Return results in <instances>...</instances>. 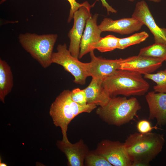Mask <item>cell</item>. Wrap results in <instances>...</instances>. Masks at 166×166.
Returning <instances> with one entry per match:
<instances>
[{
    "label": "cell",
    "mask_w": 166,
    "mask_h": 166,
    "mask_svg": "<svg viewBox=\"0 0 166 166\" xmlns=\"http://www.w3.org/2000/svg\"><path fill=\"white\" fill-rule=\"evenodd\" d=\"M102 85L111 97L121 95L129 97L144 95L150 86L142 75L128 70L118 69L104 80Z\"/></svg>",
    "instance_id": "cell-2"
},
{
    "label": "cell",
    "mask_w": 166,
    "mask_h": 166,
    "mask_svg": "<svg viewBox=\"0 0 166 166\" xmlns=\"http://www.w3.org/2000/svg\"><path fill=\"white\" fill-rule=\"evenodd\" d=\"M94 50L90 52L91 61L88 68L89 76L102 82L106 78L119 69L125 58L108 59L97 57Z\"/></svg>",
    "instance_id": "cell-10"
},
{
    "label": "cell",
    "mask_w": 166,
    "mask_h": 166,
    "mask_svg": "<svg viewBox=\"0 0 166 166\" xmlns=\"http://www.w3.org/2000/svg\"><path fill=\"white\" fill-rule=\"evenodd\" d=\"M119 38L113 35L101 37L99 41L92 46L93 50L97 49L101 52L111 51L117 49Z\"/></svg>",
    "instance_id": "cell-18"
},
{
    "label": "cell",
    "mask_w": 166,
    "mask_h": 166,
    "mask_svg": "<svg viewBox=\"0 0 166 166\" xmlns=\"http://www.w3.org/2000/svg\"><path fill=\"white\" fill-rule=\"evenodd\" d=\"M164 60L137 55L125 59L119 69L128 70L139 74L151 73L160 67Z\"/></svg>",
    "instance_id": "cell-11"
},
{
    "label": "cell",
    "mask_w": 166,
    "mask_h": 166,
    "mask_svg": "<svg viewBox=\"0 0 166 166\" xmlns=\"http://www.w3.org/2000/svg\"><path fill=\"white\" fill-rule=\"evenodd\" d=\"M98 16V14H95L86 21L81 41L79 58L93 51V45L98 42L101 38V35L102 32L97 24Z\"/></svg>",
    "instance_id": "cell-15"
},
{
    "label": "cell",
    "mask_w": 166,
    "mask_h": 166,
    "mask_svg": "<svg viewBox=\"0 0 166 166\" xmlns=\"http://www.w3.org/2000/svg\"><path fill=\"white\" fill-rule=\"evenodd\" d=\"M57 51L53 52L52 63L57 64L70 73L74 77L75 83L81 85L85 83L87 78L89 76L88 71L89 63L82 62L78 58L73 56L67 49L65 43L58 45Z\"/></svg>",
    "instance_id": "cell-6"
},
{
    "label": "cell",
    "mask_w": 166,
    "mask_h": 166,
    "mask_svg": "<svg viewBox=\"0 0 166 166\" xmlns=\"http://www.w3.org/2000/svg\"><path fill=\"white\" fill-rule=\"evenodd\" d=\"M165 142L164 135L151 132H135L129 135L124 142L131 166H148L161 152Z\"/></svg>",
    "instance_id": "cell-1"
},
{
    "label": "cell",
    "mask_w": 166,
    "mask_h": 166,
    "mask_svg": "<svg viewBox=\"0 0 166 166\" xmlns=\"http://www.w3.org/2000/svg\"><path fill=\"white\" fill-rule=\"evenodd\" d=\"M143 26L140 22L132 17L116 20L105 18L98 25V27L102 32H111L125 35L138 31Z\"/></svg>",
    "instance_id": "cell-12"
},
{
    "label": "cell",
    "mask_w": 166,
    "mask_h": 166,
    "mask_svg": "<svg viewBox=\"0 0 166 166\" xmlns=\"http://www.w3.org/2000/svg\"><path fill=\"white\" fill-rule=\"evenodd\" d=\"M132 17L148 28L153 36L155 43L166 45V28L157 25L145 1L141 0L136 3Z\"/></svg>",
    "instance_id": "cell-9"
},
{
    "label": "cell",
    "mask_w": 166,
    "mask_h": 166,
    "mask_svg": "<svg viewBox=\"0 0 166 166\" xmlns=\"http://www.w3.org/2000/svg\"><path fill=\"white\" fill-rule=\"evenodd\" d=\"M99 1H101L102 6L106 9L108 14L109 12L113 13H116L117 12V10L110 6L106 0H96V2Z\"/></svg>",
    "instance_id": "cell-26"
},
{
    "label": "cell",
    "mask_w": 166,
    "mask_h": 166,
    "mask_svg": "<svg viewBox=\"0 0 166 166\" xmlns=\"http://www.w3.org/2000/svg\"><path fill=\"white\" fill-rule=\"evenodd\" d=\"M95 151L113 166H131L132 162L128 155L124 143L103 140L98 144Z\"/></svg>",
    "instance_id": "cell-8"
},
{
    "label": "cell",
    "mask_w": 166,
    "mask_h": 166,
    "mask_svg": "<svg viewBox=\"0 0 166 166\" xmlns=\"http://www.w3.org/2000/svg\"><path fill=\"white\" fill-rule=\"evenodd\" d=\"M84 166H113L104 157L96 152L89 151L84 161Z\"/></svg>",
    "instance_id": "cell-22"
},
{
    "label": "cell",
    "mask_w": 166,
    "mask_h": 166,
    "mask_svg": "<svg viewBox=\"0 0 166 166\" xmlns=\"http://www.w3.org/2000/svg\"><path fill=\"white\" fill-rule=\"evenodd\" d=\"M70 92L69 90H65L61 93L51 104L49 111L54 124L61 128L62 140L66 143H70L67 132L71 121L80 113H90L97 106L93 104H87L85 105H78L71 99Z\"/></svg>",
    "instance_id": "cell-3"
},
{
    "label": "cell",
    "mask_w": 166,
    "mask_h": 166,
    "mask_svg": "<svg viewBox=\"0 0 166 166\" xmlns=\"http://www.w3.org/2000/svg\"><path fill=\"white\" fill-rule=\"evenodd\" d=\"M7 0H1L0 1V4H2L4 2H5V1H6Z\"/></svg>",
    "instance_id": "cell-29"
},
{
    "label": "cell",
    "mask_w": 166,
    "mask_h": 166,
    "mask_svg": "<svg viewBox=\"0 0 166 166\" xmlns=\"http://www.w3.org/2000/svg\"><path fill=\"white\" fill-rule=\"evenodd\" d=\"M70 96L71 99L75 102L81 105L87 104V98L84 89L76 88L71 91Z\"/></svg>",
    "instance_id": "cell-23"
},
{
    "label": "cell",
    "mask_w": 166,
    "mask_h": 166,
    "mask_svg": "<svg viewBox=\"0 0 166 166\" xmlns=\"http://www.w3.org/2000/svg\"><path fill=\"white\" fill-rule=\"evenodd\" d=\"M84 5L76 11L73 17L74 23L72 28L69 30L68 36L70 39L69 50L73 57L79 58L80 45L86 22L91 17L90 5L87 1Z\"/></svg>",
    "instance_id": "cell-7"
},
{
    "label": "cell",
    "mask_w": 166,
    "mask_h": 166,
    "mask_svg": "<svg viewBox=\"0 0 166 166\" xmlns=\"http://www.w3.org/2000/svg\"><path fill=\"white\" fill-rule=\"evenodd\" d=\"M141 108L136 97H111L105 105L98 108L96 113L108 124L121 126L132 120Z\"/></svg>",
    "instance_id": "cell-4"
},
{
    "label": "cell",
    "mask_w": 166,
    "mask_h": 166,
    "mask_svg": "<svg viewBox=\"0 0 166 166\" xmlns=\"http://www.w3.org/2000/svg\"><path fill=\"white\" fill-rule=\"evenodd\" d=\"M136 128L138 132L142 133L150 132L153 129H160L156 125L152 126L151 122L146 119H142L138 121L136 124Z\"/></svg>",
    "instance_id": "cell-24"
},
{
    "label": "cell",
    "mask_w": 166,
    "mask_h": 166,
    "mask_svg": "<svg viewBox=\"0 0 166 166\" xmlns=\"http://www.w3.org/2000/svg\"><path fill=\"white\" fill-rule=\"evenodd\" d=\"M0 166H7V165L6 164L4 163L1 162H0Z\"/></svg>",
    "instance_id": "cell-28"
},
{
    "label": "cell",
    "mask_w": 166,
    "mask_h": 166,
    "mask_svg": "<svg viewBox=\"0 0 166 166\" xmlns=\"http://www.w3.org/2000/svg\"><path fill=\"white\" fill-rule=\"evenodd\" d=\"M13 77L11 68L5 61L0 59V100L5 103L6 97L13 86Z\"/></svg>",
    "instance_id": "cell-17"
},
{
    "label": "cell",
    "mask_w": 166,
    "mask_h": 166,
    "mask_svg": "<svg viewBox=\"0 0 166 166\" xmlns=\"http://www.w3.org/2000/svg\"><path fill=\"white\" fill-rule=\"evenodd\" d=\"M58 35L55 34L38 35L21 34L19 41L22 48L44 68L52 63L51 57Z\"/></svg>",
    "instance_id": "cell-5"
},
{
    "label": "cell",
    "mask_w": 166,
    "mask_h": 166,
    "mask_svg": "<svg viewBox=\"0 0 166 166\" xmlns=\"http://www.w3.org/2000/svg\"><path fill=\"white\" fill-rule=\"evenodd\" d=\"M144 77L152 81L156 85L154 86V92L166 93V69L161 70L155 73L144 75Z\"/></svg>",
    "instance_id": "cell-20"
},
{
    "label": "cell",
    "mask_w": 166,
    "mask_h": 166,
    "mask_svg": "<svg viewBox=\"0 0 166 166\" xmlns=\"http://www.w3.org/2000/svg\"><path fill=\"white\" fill-rule=\"evenodd\" d=\"M138 55L161 58L166 61V45L154 43L140 49Z\"/></svg>",
    "instance_id": "cell-19"
},
{
    "label": "cell",
    "mask_w": 166,
    "mask_h": 166,
    "mask_svg": "<svg viewBox=\"0 0 166 166\" xmlns=\"http://www.w3.org/2000/svg\"><path fill=\"white\" fill-rule=\"evenodd\" d=\"M56 145L66 156L68 166H84L85 158L89 150L83 140L81 139L74 144L58 140Z\"/></svg>",
    "instance_id": "cell-13"
},
{
    "label": "cell",
    "mask_w": 166,
    "mask_h": 166,
    "mask_svg": "<svg viewBox=\"0 0 166 166\" xmlns=\"http://www.w3.org/2000/svg\"><path fill=\"white\" fill-rule=\"evenodd\" d=\"M148 37V33L143 31L127 37L119 38L118 49H123L131 45L140 43L145 41Z\"/></svg>",
    "instance_id": "cell-21"
},
{
    "label": "cell",
    "mask_w": 166,
    "mask_h": 166,
    "mask_svg": "<svg viewBox=\"0 0 166 166\" xmlns=\"http://www.w3.org/2000/svg\"><path fill=\"white\" fill-rule=\"evenodd\" d=\"M66 0L69 2L70 7L69 15L67 20L68 22L69 23L73 18L74 12L82 6L84 3H79L77 2L76 0Z\"/></svg>",
    "instance_id": "cell-25"
},
{
    "label": "cell",
    "mask_w": 166,
    "mask_h": 166,
    "mask_svg": "<svg viewBox=\"0 0 166 166\" xmlns=\"http://www.w3.org/2000/svg\"><path fill=\"white\" fill-rule=\"evenodd\" d=\"M127 0L129 2H133L135 0ZM148 0L151 2H156V3L162 1V0Z\"/></svg>",
    "instance_id": "cell-27"
},
{
    "label": "cell",
    "mask_w": 166,
    "mask_h": 166,
    "mask_svg": "<svg viewBox=\"0 0 166 166\" xmlns=\"http://www.w3.org/2000/svg\"><path fill=\"white\" fill-rule=\"evenodd\" d=\"M102 83L100 81L92 78L89 84L84 89L87 104L102 106L109 101L111 97L105 91Z\"/></svg>",
    "instance_id": "cell-16"
},
{
    "label": "cell",
    "mask_w": 166,
    "mask_h": 166,
    "mask_svg": "<svg viewBox=\"0 0 166 166\" xmlns=\"http://www.w3.org/2000/svg\"><path fill=\"white\" fill-rule=\"evenodd\" d=\"M149 109L148 119H156V125H166V93L148 92L145 96Z\"/></svg>",
    "instance_id": "cell-14"
}]
</instances>
